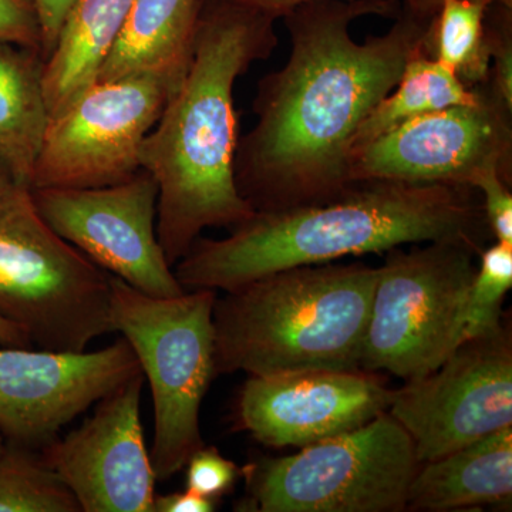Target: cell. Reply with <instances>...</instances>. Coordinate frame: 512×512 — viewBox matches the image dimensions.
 <instances>
[{
  "instance_id": "f1b7e54d",
  "label": "cell",
  "mask_w": 512,
  "mask_h": 512,
  "mask_svg": "<svg viewBox=\"0 0 512 512\" xmlns=\"http://www.w3.org/2000/svg\"><path fill=\"white\" fill-rule=\"evenodd\" d=\"M218 501L208 500L190 490L154 497L153 512H212Z\"/></svg>"
},
{
  "instance_id": "f546056e",
  "label": "cell",
  "mask_w": 512,
  "mask_h": 512,
  "mask_svg": "<svg viewBox=\"0 0 512 512\" xmlns=\"http://www.w3.org/2000/svg\"><path fill=\"white\" fill-rule=\"evenodd\" d=\"M224 2L237 3V5L261 10V12L268 13V15L279 20L284 18L286 13L295 9L296 6L313 2V0H224ZM406 2L440 3V0H406Z\"/></svg>"
},
{
  "instance_id": "5b68a950",
  "label": "cell",
  "mask_w": 512,
  "mask_h": 512,
  "mask_svg": "<svg viewBox=\"0 0 512 512\" xmlns=\"http://www.w3.org/2000/svg\"><path fill=\"white\" fill-rule=\"evenodd\" d=\"M0 319L56 352H84L114 332L111 275L57 235L18 184L0 191Z\"/></svg>"
},
{
  "instance_id": "3957f363",
  "label": "cell",
  "mask_w": 512,
  "mask_h": 512,
  "mask_svg": "<svg viewBox=\"0 0 512 512\" xmlns=\"http://www.w3.org/2000/svg\"><path fill=\"white\" fill-rule=\"evenodd\" d=\"M480 192L467 185L362 181L335 200L259 211L221 239L198 238L173 266L185 291H232L295 266L380 254L406 244L491 237Z\"/></svg>"
},
{
  "instance_id": "1f68e13d",
  "label": "cell",
  "mask_w": 512,
  "mask_h": 512,
  "mask_svg": "<svg viewBox=\"0 0 512 512\" xmlns=\"http://www.w3.org/2000/svg\"><path fill=\"white\" fill-rule=\"evenodd\" d=\"M13 184H15V181H13L12 175L6 170L5 165L0 163V191L5 190V188Z\"/></svg>"
},
{
  "instance_id": "ac0fdd59",
  "label": "cell",
  "mask_w": 512,
  "mask_h": 512,
  "mask_svg": "<svg viewBox=\"0 0 512 512\" xmlns=\"http://www.w3.org/2000/svg\"><path fill=\"white\" fill-rule=\"evenodd\" d=\"M202 0H133L116 45L96 82L148 70L185 72Z\"/></svg>"
},
{
  "instance_id": "d4e9b609",
  "label": "cell",
  "mask_w": 512,
  "mask_h": 512,
  "mask_svg": "<svg viewBox=\"0 0 512 512\" xmlns=\"http://www.w3.org/2000/svg\"><path fill=\"white\" fill-rule=\"evenodd\" d=\"M491 47V83L512 106V9L491 3L487 10Z\"/></svg>"
},
{
  "instance_id": "2e32d148",
  "label": "cell",
  "mask_w": 512,
  "mask_h": 512,
  "mask_svg": "<svg viewBox=\"0 0 512 512\" xmlns=\"http://www.w3.org/2000/svg\"><path fill=\"white\" fill-rule=\"evenodd\" d=\"M511 497L512 426L420 464L410 484L407 510L444 512L505 505Z\"/></svg>"
},
{
  "instance_id": "9a60e30c",
  "label": "cell",
  "mask_w": 512,
  "mask_h": 512,
  "mask_svg": "<svg viewBox=\"0 0 512 512\" xmlns=\"http://www.w3.org/2000/svg\"><path fill=\"white\" fill-rule=\"evenodd\" d=\"M394 389L369 370H301L249 376L237 421L264 446L302 448L348 433L387 412Z\"/></svg>"
},
{
  "instance_id": "30bf717a",
  "label": "cell",
  "mask_w": 512,
  "mask_h": 512,
  "mask_svg": "<svg viewBox=\"0 0 512 512\" xmlns=\"http://www.w3.org/2000/svg\"><path fill=\"white\" fill-rule=\"evenodd\" d=\"M477 99L423 114L352 151L350 183L456 184L473 187L495 173L512 184V106L490 79Z\"/></svg>"
},
{
  "instance_id": "d6a6232c",
  "label": "cell",
  "mask_w": 512,
  "mask_h": 512,
  "mask_svg": "<svg viewBox=\"0 0 512 512\" xmlns=\"http://www.w3.org/2000/svg\"><path fill=\"white\" fill-rule=\"evenodd\" d=\"M493 2L505 6V8L512 9V0H493Z\"/></svg>"
},
{
  "instance_id": "d6986e66",
  "label": "cell",
  "mask_w": 512,
  "mask_h": 512,
  "mask_svg": "<svg viewBox=\"0 0 512 512\" xmlns=\"http://www.w3.org/2000/svg\"><path fill=\"white\" fill-rule=\"evenodd\" d=\"M43 67L42 53L0 40V163L29 190L49 123Z\"/></svg>"
},
{
  "instance_id": "8992f818",
  "label": "cell",
  "mask_w": 512,
  "mask_h": 512,
  "mask_svg": "<svg viewBox=\"0 0 512 512\" xmlns=\"http://www.w3.org/2000/svg\"><path fill=\"white\" fill-rule=\"evenodd\" d=\"M217 291L194 289L154 298L111 275V320L136 353L154 404L151 464L158 480L180 473L204 447L202 400L217 376L214 306Z\"/></svg>"
},
{
  "instance_id": "4316f807",
  "label": "cell",
  "mask_w": 512,
  "mask_h": 512,
  "mask_svg": "<svg viewBox=\"0 0 512 512\" xmlns=\"http://www.w3.org/2000/svg\"><path fill=\"white\" fill-rule=\"evenodd\" d=\"M474 188L480 192L485 220L495 241L512 245L511 184L500 175L491 173L481 177Z\"/></svg>"
},
{
  "instance_id": "e0dca14e",
  "label": "cell",
  "mask_w": 512,
  "mask_h": 512,
  "mask_svg": "<svg viewBox=\"0 0 512 512\" xmlns=\"http://www.w3.org/2000/svg\"><path fill=\"white\" fill-rule=\"evenodd\" d=\"M131 5L133 0H74L43 67L49 119L96 83Z\"/></svg>"
},
{
  "instance_id": "5bb4252c",
  "label": "cell",
  "mask_w": 512,
  "mask_h": 512,
  "mask_svg": "<svg viewBox=\"0 0 512 512\" xmlns=\"http://www.w3.org/2000/svg\"><path fill=\"white\" fill-rule=\"evenodd\" d=\"M143 373L97 402L82 427L43 448L82 512H153L156 474L141 426Z\"/></svg>"
},
{
  "instance_id": "44dd1931",
  "label": "cell",
  "mask_w": 512,
  "mask_h": 512,
  "mask_svg": "<svg viewBox=\"0 0 512 512\" xmlns=\"http://www.w3.org/2000/svg\"><path fill=\"white\" fill-rule=\"evenodd\" d=\"M493 0H440L433 23L434 59L467 87L487 82L491 70L487 10Z\"/></svg>"
},
{
  "instance_id": "7c38bea8",
  "label": "cell",
  "mask_w": 512,
  "mask_h": 512,
  "mask_svg": "<svg viewBox=\"0 0 512 512\" xmlns=\"http://www.w3.org/2000/svg\"><path fill=\"white\" fill-rule=\"evenodd\" d=\"M30 191L47 225L110 275L154 298L185 292L158 242V185L146 170L107 187Z\"/></svg>"
},
{
  "instance_id": "7a4b0ae2",
  "label": "cell",
  "mask_w": 512,
  "mask_h": 512,
  "mask_svg": "<svg viewBox=\"0 0 512 512\" xmlns=\"http://www.w3.org/2000/svg\"><path fill=\"white\" fill-rule=\"evenodd\" d=\"M274 16L224 0H202L187 72L140 150V167L158 185L157 237L168 264L201 232L229 231L254 208L239 194L234 87L278 46Z\"/></svg>"
},
{
  "instance_id": "ba28073f",
  "label": "cell",
  "mask_w": 512,
  "mask_h": 512,
  "mask_svg": "<svg viewBox=\"0 0 512 512\" xmlns=\"http://www.w3.org/2000/svg\"><path fill=\"white\" fill-rule=\"evenodd\" d=\"M480 252L456 241L392 249L379 266L360 369L409 382L443 365L463 343Z\"/></svg>"
},
{
  "instance_id": "836d02e7",
  "label": "cell",
  "mask_w": 512,
  "mask_h": 512,
  "mask_svg": "<svg viewBox=\"0 0 512 512\" xmlns=\"http://www.w3.org/2000/svg\"><path fill=\"white\" fill-rule=\"evenodd\" d=\"M6 441L3 439L2 433H0V454H2L3 448H5Z\"/></svg>"
},
{
  "instance_id": "cb8c5ba5",
  "label": "cell",
  "mask_w": 512,
  "mask_h": 512,
  "mask_svg": "<svg viewBox=\"0 0 512 512\" xmlns=\"http://www.w3.org/2000/svg\"><path fill=\"white\" fill-rule=\"evenodd\" d=\"M185 467L187 490L214 501L228 494L242 474L237 464L222 456L215 447H201L192 454Z\"/></svg>"
},
{
  "instance_id": "484cf974",
  "label": "cell",
  "mask_w": 512,
  "mask_h": 512,
  "mask_svg": "<svg viewBox=\"0 0 512 512\" xmlns=\"http://www.w3.org/2000/svg\"><path fill=\"white\" fill-rule=\"evenodd\" d=\"M0 40L42 53L35 0H0Z\"/></svg>"
},
{
  "instance_id": "ffe728a7",
  "label": "cell",
  "mask_w": 512,
  "mask_h": 512,
  "mask_svg": "<svg viewBox=\"0 0 512 512\" xmlns=\"http://www.w3.org/2000/svg\"><path fill=\"white\" fill-rule=\"evenodd\" d=\"M476 99L477 87H467L439 60L429 53H420L407 63L392 92L363 121L353 138L350 154L406 121Z\"/></svg>"
},
{
  "instance_id": "52a82bcc",
  "label": "cell",
  "mask_w": 512,
  "mask_h": 512,
  "mask_svg": "<svg viewBox=\"0 0 512 512\" xmlns=\"http://www.w3.org/2000/svg\"><path fill=\"white\" fill-rule=\"evenodd\" d=\"M420 463L407 431L384 412L365 426L262 458L242 470L244 511L402 512Z\"/></svg>"
},
{
  "instance_id": "6da1fadb",
  "label": "cell",
  "mask_w": 512,
  "mask_h": 512,
  "mask_svg": "<svg viewBox=\"0 0 512 512\" xmlns=\"http://www.w3.org/2000/svg\"><path fill=\"white\" fill-rule=\"evenodd\" d=\"M439 5L313 0L286 13L291 55L259 80L258 121L235 156V183L254 211L323 204L349 190L353 138L407 63L434 57Z\"/></svg>"
},
{
  "instance_id": "8fae6325",
  "label": "cell",
  "mask_w": 512,
  "mask_h": 512,
  "mask_svg": "<svg viewBox=\"0 0 512 512\" xmlns=\"http://www.w3.org/2000/svg\"><path fill=\"white\" fill-rule=\"evenodd\" d=\"M387 413L420 464L512 426V345L503 325L466 340L443 365L394 389Z\"/></svg>"
},
{
  "instance_id": "4fadbf2b",
  "label": "cell",
  "mask_w": 512,
  "mask_h": 512,
  "mask_svg": "<svg viewBox=\"0 0 512 512\" xmlns=\"http://www.w3.org/2000/svg\"><path fill=\"white\" fill-rule=\"evenodd\" d=\"M141 372L119 338L96 352L0 346V433L6 443L42 451L77 416Z\"/></svg>"
},
{
  "instance_id": "7402d4cb",
  "label": "cell",
  "mask_w": 512,
  "mask_h": 512,
  "mask_svg": "<svg viewBox=\"0 0 512 512\" xmlns=\"http://www.w3.org/2000/svg\"><path fill=\"white\" fill-rule=\"evenodd\" d=\"M0 512H82V507L40 451L6 443L0 454Z\"/></svg>"
},
{
  "instance_id": "83f0119b",
  "label": "cell",
  "mask_w": 512,
  "mask_h": 512,
  "mask_svg": "<svg viewBox=\"0 0 512 512\" xmlns=\"http://www.w3.org/2000/svg\"><path fill=\"white\" fill-rule=\"evenodd\" d=\"M35 3L42 30V55L46 60L55 49L64 19L74 0H35Z\"/></svg>"
},
{
  "instance_id": "277c9868",
  "label": "cell",
  "mask_w": 512,
  "mask_h": 512,
  "mask_svg": "<svg viewBox=\"0 0 512 512\" xmlns=\"http://www.w3.org/2000/svg\"><path fill=\"white\" fill-rule=\"evenodd\" d=\"M379 268L303 265L225 292L214 306L217 375L359 370Z\"/></svg>"
},
{
  "instance_id": "9c48e42d",
  "label": "cell",
  "mask_w": 512,
  "mask_h": 512,
  "mask_svg": "<svg viewBox=\"0 0 512 512\" xmlns=\"http://www.w3.org/2000/svg\"><path fill=\"white\" fill-rule=\"evenodd\" d=\"M185 72L148 70L87 87L50 117L30 190L107 187L133 177L143 141Z\"/></svg>"
},
{
  "instance_id": "4dcf8cb0",
  "label": "cell",
  "mask_w": 512,
  "mask_h": 512,
  "mask_svg": "<svg viewBox=\"0 0 512 512\" xmlns=\"http://www.w3.org/2000/svg\"><path fill=\"white\" fill-rule=\"evenodd\" d=\"M0 346H13V348H33L32 340L25 330L18 328L8 320L0 319Z\"/></svg>"
},
{
  "instance_id": "603a6c76",
  "label": "cell",
  "mask_w": 512,
  "mask_h": 512,
  "mask_svg": "<svg viewBox=\"0 0 512 512\" xmlns=\"http://www.w3.org/2000/svg\"><path fill=\"white\" fill-rule=\"evenodd\" d=\"M512 286V245L495 241L478 255L464 318L463 342L501 326V306Z\"/></svg>"
}]
</instances>
